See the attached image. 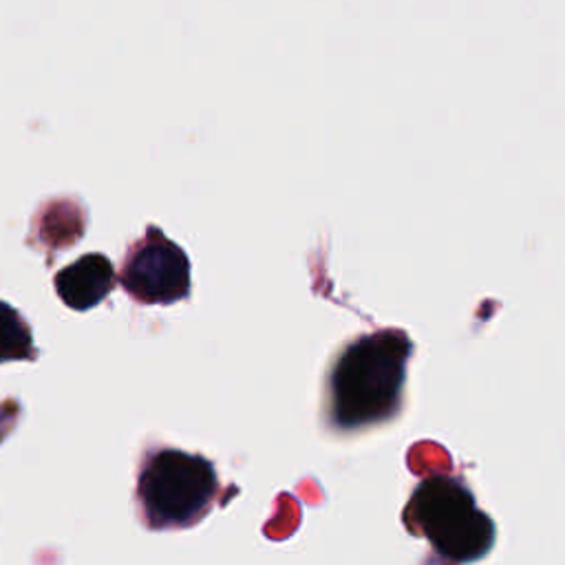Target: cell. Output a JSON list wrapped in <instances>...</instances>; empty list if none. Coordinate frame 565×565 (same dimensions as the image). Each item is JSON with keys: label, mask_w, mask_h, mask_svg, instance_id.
<instances>
[{"label": "cell", "mask_w": 565, "mask_h": 565, "mask_svg": "<svg viewBox=\"0 0 565 565\" xmlns=\"http://www.w3.org/2000/svg\"><path fill=\"white\" fill-rule=\"evenodd\" d=\"M411 353L413 342L402 329H380L347 342L327 377L329 424L360 430L395 417Z\"/></svg>", "instance_id": "obj_1"}, {"label": "cell", "mask_w": 565, "mask_h": 565, "mask_svg": "<svg viewBox=\"0 0 565 565\" xmlns=\"http://www.w3.org/2000/svg\"><path fill=\"white\" fill-rule=\"evenodd\" d=\"M404 523L452 563L483 558L494 543V523L479 510L468 486L450 475H433L417 483L406 508Z\"/></svg>", "instance_id": "obj_2"}, {"label": "cell", "mask_w": 565, "mask_h": 565, "mask_svg": "<svg viewBox=\"0 0 565 565\" xmlns=\"http://www.w3.org/2000/svg\"><path fill=\"white\" fill-rule=\"evenodd\" d=\"M218 492L214 466L203 455L163 448L139 472L137 497L152 530L185 527L199 521Z\"/></svg>", "instance_id": "obj_3"}, {"label": "cell", "mask_w": 565, "mask_h": 565, "mask_svg": "<svg viewBox=\"0 0 565 565\" xmlns=\"http://www.w3.org/2000/svg\"><path fill=\"white\" fill-rule=\"evenodd\" d=\"M124 289L143 305H170L190 294V260L159 227H148L121 267Z\"/></svg>", "instance_id": "obj_4"}, {"label": "cell", "mask_w": 565, "mask_h": 565, "mask_svg": "<svg viewBox=\"0 0 565 565\" xmlns=\"http://www.w3.org/2000/svg\"><path fill=\"white\" fill-rule=\"evenodd\" d=\"M115 285L113 263L104 254H84L55 276L60 298L77 311H86L102 302Z\"/></svg>", "instance_id": "obj_5"}, {"label": "cell", "mask_w": 565, "mask_h": 565, "mask_svg": "<svg viewBox=\"0 0 565 565\" xmlns=\"http://www.w3.org/2000/svg\"><path fill=\"white\" fill-rule=\"evenodd\" d=\"M31 353V335L13 307L0 302V362L20 360Z\"/></svg>", "instance_id": "obj_6"}]
</instances>
